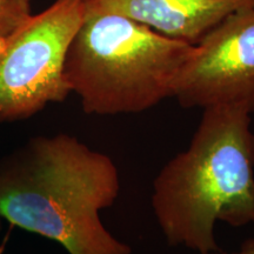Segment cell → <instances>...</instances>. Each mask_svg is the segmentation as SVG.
Instances as JSON below:
<instances>
[{"label": "cell", "instance_id": "6da1fadb", "mask_svg": "<svg viewBox=\"0 0 254 254\" xmlns=\"http://www.w3.org/2000/svg\"><path fill=\"white\" fill-rule=\"evenodd\" d=\"M119 193L112 159L66 133L34 136L0 160V218L68 254H132L100 218Z\"/></svg>", "mask_w": 254, "mask_h": 254}, {"label": "cell", "instance_id": "7a4b0ae2", "mask_svg": "<svg viewBox=\"0 0 254 254\" xmlns=\"http://www.w3.org/2000/svg\"><path fill=\"white\" fill-rule=\"evenodd\" d=\"M251 116L233 106L206 107L189 147L155 177L152 208L170 246L218 252V221L232 227L254 224Z\"/></svg>", "mask_w": 254, "mask_h": 254}, {"label": "cell", "instance_id": "3957f363", "mask_svg": "<svg viewBox=\"0 0 254 254\" xmlns=\"http://www.w3.org/2000/svg\"><path fill=\"white\" fill-rule=\"evenodd\" d=\"M194 45L124 15L84 4L64 64V78L85 113L118 116L147 111L173 98Z\"/></svg>", "mask_w": 254, "mask_h": 254}, {"label": "cell", "instance_id": "277c9868", "mask_svg": "<svg viewBox=\"0 0 254 254\" xmlns=\"http://www.w3.org/2000/svg\"><path fill=\"white\" fill-rule=\"evenodd\" d=\"M82 15L84 0H56L0 46V126L68 97L64 64Z\"/></svg>", "mask_w": 254, "mask_h": 254}, {"label": "cell", "instance_id": "5b68a950", "mask_svg": "<svg viewBox=\"0 0 254 254\" xmlns=\"http://www.w3.org/2000/svg\"><path fill=\"white\" fill-rule=\"evenodd\" d=\"M173 98L184 109L233 106L254 113V6L228 15L194 45Z\"/></svg>", "mask_w": 254, "mask_h": 254}, {"label": "cell", "instance_id": "8992f818", "mask_svg": "<svg viewBox=\"0 0 254 254\" xmlns=\"http://www.w3.org/2000/svg\"><path fill=\"white\" fill-rule=\"evenodd\" d=\"M84 4L196 45L228 15L254 6V0H84Z\"/></svg>", "mask_w": 254, "mask_h": 254}, {"label": "cell", "instance_id": "52a82bcc", "mask_svg": "<svg viewBox=\"0 0 254 254\" xmlns=\"http://www.w3.org/2000/svg\"><path fill=\"white\" fill-rule=\"evenodd\" d=\"M31 15V0H0V46Z\"/></svg>", "mask_w": 254, "mask_h": 254}, {"label": "cell", "instance_id": "ba28073f", "mask_svg": "<svg viewBox=\"0 0 254 254\" xmlns=\"http://www.w3.org/2000/svg\"><path fill=\"white\" fill-rule=\"evenodd\" d=\"M209 254H254V238L247 239L243 243V245L240 246V250L238 252L234 253H226L224 251H218V252H213Z\"/></svg>", "mask_w": 254, "mask_h": 254}]
</instances>
